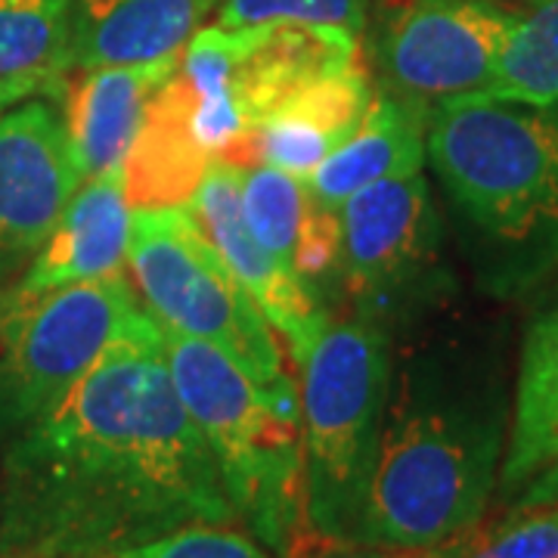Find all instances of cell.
<instances>
[{"mask_svg": "<svg viewBox=\"0 0 558 558\" xmlns=\"http://www.w3.org/2000/svg\"><path fill=\"white\" fill-rule=\"evenodd\" d=\"M215 25L240 32L258 25H323L363 35L369 0H218Z\"/></svg>", "mask_w": 558, "mask_h": 558, "instance_id": "obj_25", "label": "cell"}, {"mask_svg": "<svg viewBox=\"0 0 558 558\" xmlns=\"http://www.w3.org/2000/svg\"><path fill=\"white\" fill-rule=\"evenodd\" d=\"M193 112V87L174 69L146 102L137 134L121 161V186L131 208H183L199 190L215 159L196 137Z\"/></svg>", "mask_w": 558, "mask_h": 558, "instance_id": "obj_15", "label": "cell"}, {"mask_svg": "<svg viewBox=\"0 0 558 558\" xmlns=\"http://www.w3.org/2000/svg\"><path fill=\"white\" fill-rule=\"evenodd\" d=\"M72 0H0V102L53 90L69 75Z\"/></svg>", "mask_w": 558, "mask_h": 558, "instance_id": "obj_21", "label": "cell"}, {"mask_svg": "<svg viewBox=\"0 0 558 558\" xmlns=\"http://www.w3.org/2000/svg\"><path fill=\"white\" fill-rule=\"evenodd\" d=\"M360 62V38L323 25H258L240 28L233 97L245 131L311 81Z\"/></svg>", "mask_w": 558, "mask_h": 558, "instance_id": "obj_18", "label": "cell"}, {"mask_svg": "<svg viewBox=\"0 0 558 558\" xmlns=\"http://www.w3.org/2000/svg\"><path fill=\"white\" fill-rule=\"evenodd\" d=\"M422 558H558V506H534V509H515L497 519L494 524L481 521L459 534V537L440 543Z\"/></svg>", "mask_w": 558, "mask_h": 558, "instance_id": "obj_24", "label": "cell"}, {"mask_svg": "<svg viewBox=\"0 0 558 558\" xmlns=\"http://www.w3.org/2000/svg\"><path fill=\"white\" fill-rule=\"evenodd\" d=\"M509 413L502 381L453 360H416L391 376L354 543L428 553L484 521Z\"/></svg>", "mask_w": 558, "mask_h": 558, "instance_id": "obj_2", "label": "cell"}, {"mask_svg": "<svg viewBox=\"0 0 558 558\" xmlns=\"http://www.w3.org/2000/svg\"><path fill=\"white\" fill-rule=\"evenodd\" d=\"M3 109H7V106H3V102H0V112H3Z\"/></svg>", "mask_w": 558, "mask_h": 558, "instance_id": "obj_29", "label": "cell"}, {"mask_svg": "<svg viewBox=\"0 0 558 558\" xmlns=\"http://www.w3.org/2000/svg\"><path fill=\"white\" fill-rule=\"evenodd\" d=\"M553 462H558V295L524 332L509 438L499 465V499L509 502Z\"/></svg>", "mask_w": 558, "mask_h": 558, "instance_id": "obj_20", "label": "cell"}, {"mask_svg": "<svg viewBox=\"0 0 558 558\" xmlns=\"http://www.w3.org/2000/svg\"><path fill=\"white\" fill-rule=\"evenodd\" d=\"M373 100L366 69H351L311 81L292 97L255 121L227 153L230 165H274L295 178H307L319 161L357 131Z\"/></svg>", "mask_w": 558, "mask_h": 558, "instance_id": "obj_12", "label": "cell"}, {"mask_svg": "<svg viewBox=\"0 0 558 558\" xmlns=\"http://www.w3.org/2000/svg\"><path fill=\"white\" fill-rule=\"evenodd\" d=\"M515 509H534V506H558V462L543 469L537 478H531L515 497L509 499Z\"/></svg>", "mask_w": 558, "mask_h": 558, "instance_id": "obj_28", "label": "cell"}, {"mask_svg": "<svg viewBox=\"0 0 558 558\" xmlns=\"http://www.w3.org/2000/svg\"><path fill=\"white\" fill-rule=\"evenodd\" d=\"M131 230L134 211L124 199L121 168L84 180L65 202L57 227L13 295H40L72 282L124 277Z\"/></svg>", "mask_w": 558, "mask_h": 558, "instance_id": "obj_13", "label": "cell"}, {"mask_svg": "<svg viewBox=\"0 0 558 558\" xmlns=\"http://www.w3.org/2000/svg\"><path fill=\"white\" fill-rule=\"evenodd\" d=\"M428 112V102L410 100L381 87L373 90L357 131L304 178L311 196L323 208L339 211L341 202L369 183L422 171Z\"/></svg>", "mask_w": 558, "mask_h": 558, "instance_id": "obj_19", "label": "cell"}, {"mask_svg": "<svg viewBox=\"0 0 558 558\" xmlns=\"http://www.w3.org/2000/svg\"><path fill=\"white\" fill-rule=\"evenodd\" d=\"M299 369L304 527L354 543L395 376L391 332L360 317L326 319Z\"/></svg>", "mask_w": 558, "mask_h": 558, "instance_id": "obj_5", "label": "cell"}, {"mask_svg": "<svg viewBox=\"0 0 558 558\" xmlns=\"http://www.w3.org/2000/svg\"><path fill=\"white\" fill-rule=\"evenodd\" d=\"M106 558H277L242 524H186Z\"/></svg>", "mask_w": 558, "mask_h": 558, "instance_id": "obj_26", "label": "cell"}, {"mask_svg": "<svg viewBox=\"0 0 558 558\" xmlns=\"http://www.w3.org/2000/svg\"><path fill=\"white\" fill-rule=\"evenodd\" d=\"M425 161L487 295L519 299L558 274V102L438 100Z\"/></svg>", "mask_w": 558, "mask_h": 558, "instance_id": "obj_3", "label": "cell"}, {"mask_svg": "<svg viewBox=\"0 0 558 558\" xmlns=\"http://www.w3.org/2000/svg\"><path fill=\"white\" fill-rule=\"evenodd\" d=\"M447 279L444 223L422 171L369 183L341 202L336 286L360 319L388 329L438 299Z\"/></svg>", "mask_w": 558, "mask_h": 558, "instance_id": "obj_8", "label": "cell"}, {"mask_svg": "<svg viewBox=\"0 0 558 558\" xmlns=\"http://www.w3.org/2000/svg\"><path fill=\"white\" fill-rule=\"evenodd\" d=\"M236 60H240V32L202 25L183 47L178 62V72L190 81L196 97V112H193L196 137L215 161L227 159V153L245 134V121L233 97Z\"/></svg>", "mask_w": 558, "mask_h": 558, "instance_id": "obj_22", "label": "cell"}, {"mask_svg": "<svg viewBox=\"0 0 558 558\" xmlns=\"http://www.w3.org/2000/svg\"><path fill=\"white\" fill-rule=\"evenodd\" d=\"M146 311L124 277L10 295L0 314V432L47 413Z\"/></svg>", "mask_w": 558, "mask_h": 558, "instance_id": "obj_7", "label": "cell"}, {"mask_svg": "<svg viewBox=\"0 0 558 558\" xmlns=\"http://www.w3.org/2000/svg\"><path fill=\"white\" fill-rule=\"evenodd\" d=\"M128 260L143 311L161 329L215 344L274 395L299 391L270 323L186 208L134 211Z\"/></svg>", "mask_w": 558, "mask_h": 558, "instance_id": "obj_6", "label": "cell"}, {"mask_svg": "<svg viewBox=\"0 0 558 558\" xmlns=\"http://www.w3.org/2000/svg\"><path fill=\"white\" fill-rule=\"evenodd\" d=\"M199 521L240 524L143 314L10 440L0 558H106Z\"/></svg>", "mask_w": 558, "mask_h": 558, "instance_id": "obj_1", "label": "cell"}, {"mask_svg": "<svg viewBox=\"0 0 558 558\" xmlns=\"http://www.w3.org/2000/svg\"><path fill=\"white\" fill-rule=\"evenodd\" d=\"M78 186L53 102L28 97L0 112V277L38 252Z\"/></svg>", "mask_w": 558, "mask_h": 558, "instance_id": "obj_10", "label": "cell"}, {"mask_svg": "<svg viewBox=\"0 0 558 558\" xmlns=\"http://www.w3.org/2000/svg\"><path fill=\"white\" fill-rule=\"evenodd\" d=\"M161 348L236 521L274 556L289 558L304 527L299 391L260 388L223 351L199 339L161 329Z\"/></svg>", "mask_w": 558, "mask_h": 558, "instance_id": "obj_4", "label": "cell"}, {"mask_svg": "<svg viewBox=\"0 0 558 558\" xmlns=\"http://www.w3.org/2000/svg\"><path fill=\"white\" fill-rule=\"evenodd\" d=\"M527 3H534V0H527Z\"/></svg>", "mask_w": 558, "mask_h": 558, "instance_id": "obj_30", "label": "cell"}, {"mask_svg": "<svg viewBox=\"0 0 558 558\" xmlns=\"http://www.w3.org/2000/svg\"><path fill=\"white\" fill-rule=\"evenodd\" d=\"M218 0H72L69 72L178 60Z\"/></svg>", "mask_w": 558, "mask_h": 558, "instance_id": "obj_17", "label": "cell"}, {"mask_svg": "<svg viewBox=\"0 0 558 558\" xmlns=\"http://www.w3.org/2000/svg\"><path fill=\"white\" fill-rule=\"evenodd\" d=\"M242 171L245 168L240 165L215 161L202 178L193 199L183 208L199 223L202 236L218 248L233 277L248 289L270 329L282 336L289 354L301 366L319 329L326 326V314L299 279L282 270L252 236L248 223L242 218Z\"/></svg>", "mask_w": 558, "mask_h": 558, "instance_id": "obj_11", "label": "cell"}, {"mask_svg": "<svg viewBox=\"0 0 558 558\" xmlns=\"http://www.w3.org/2000/svg\"><path fill=\"white\" fill-rule=\"evenodd\" d=\"M519 22L499 0H379L366 32L381 90L428 106L481 94Z\"/></svg>", "mask_w": 558, "mask_h": 558, "instance_id": "obj_9", "label": "cell"}, {"mask_svg": "<svg viewBox=\"0 0 558 558\" xmlns=\"http://www.w3.org/2000/svg\"><path fill=\"white\" fill-rule=\"evenodd\" d=\"M242 218L260 248L289 270L319 301L336 282L339 264V211L323 208L304 178L274 165L242 171Z\"/></svg>", "mask_w": 558, "mask_h": 558, "instance_id": "obj_14", "label": "cell"}, {"mask_svg": "<svg viewBox=\"0 0 558 558\" xmlns=\"http://www.w3.org/2000/svg\"><path fill=\"white\" fill-rule=\"evenodd\" d=\"M317 539V546L304 549V556L292 553L289 558H422L418 553H398V549H381V546H366V543H351V539Z\"/></svg>", "mask_w": 558, "mask_h": 558, "instance_id": "obj_27", "label": "cell"}, {"mask_svg": "<svg viewBox=\"0 0 558 558\" xmlns=\"http://www.w3.org/2000/svg\"><path fill=\"white\" fill-rule=\"evenodd\" d=\"M178 60L140 65H97L78 69L65 87V140L78 180L119 171L128 146L137 134L149 97L174 75Z\"/></svg>", "mask_w": 558, "mask_h": 558, "instance_id": "obj_16", "label": "cell"}, {"mask_svg": "<svg viewBox=\"0 0 558 558\" xmlns=\"http://www.w3.org/2000/svg\"><path fill=\"white\" fill-rule=\"evenodd\" d=\"M481 94L531 106L558 102V0H534L531 13H521L497 75Z\"/></svg>", "mask_w": 558, "mask_h": 558, "instance_id": "obj_23", "label": "cell"}]
</instances>
